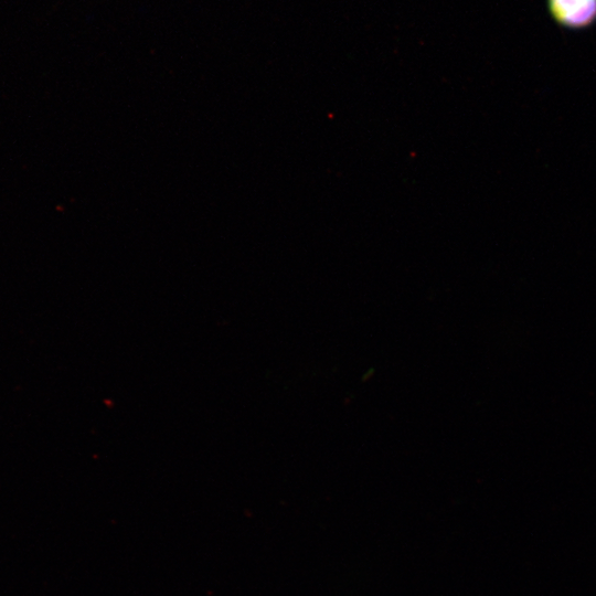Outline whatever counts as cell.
Returning <instances> with one entry per match:
<instances>
[{
  "label": "cell",
  "instance_id": "1",
  "mask_svg": "<svg viewBox=\"0 0 596 596\" xmlns=\"http://www.w3.org/2000/svg\"><path fill=\"white\" fill-rule=\"evenodd\" d=\"M553 20L567 29H584L596 22V0H546Z\"/></svg>",
  "mask_w": 596,
  "mask_h": 596
}]
</instances>
